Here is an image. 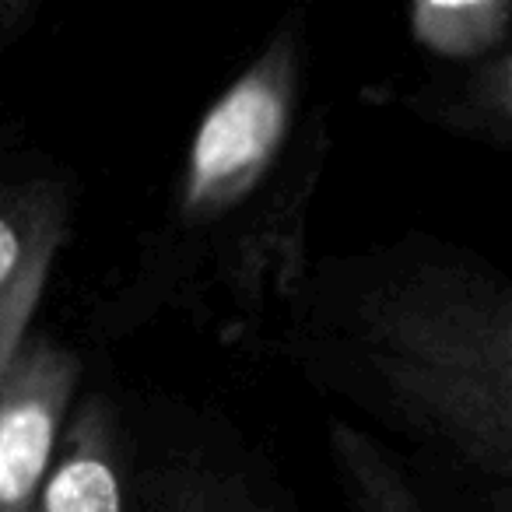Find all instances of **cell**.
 <instances>
[{
	"label": "cell",
	"instance_id": "obj_1",
	"mask_svg": "<svg viewBox=\"0 0 512 512\" xmlns=\"http://www.w3.org/2000/svg\"><path fill=\"white\" fill-rule=\"evenodd\" d=\"M292 316L323 383L509 498L512 281L498 267L442 242L327 260Z\"/></svg>",
	"mask_w": 512,
	"mask_h": 512
},
{
	"label": "cell",
	"instance_id": "obj_2",
	"mask_svg": "<svg viewBox=\"0 0 512 512\" xmlns=\"http://www.w3.org/2000/svg\"><path fill=\"white\" fill-rule=\"evenodd\" d=\"M299 92L302 29L281 25L193 130L169 218L134 278L144 306L186 295L200 267L242 316L295 302L327 155V120L313 113L299 127Z\"/></svg>",
	"mask_w": 512,
	"mask_h": 512
},
{
	"label": "cell",
	"instance_id": "obj_3",
	"mask_svg": "<svg viewBox=\"0 0 512 512\" xmlns=\"http://www.w3.org/2000/svg\"><path fill=\"white\" fill-rule=\"evenodd\" d=\"M81 358L67 344L25 330L0 372V512H32L57 463Z\"/></svg>",
	"mask_w": 512,
	"mask_h": 512
},
{
	"label": "cell",
	"instance_id": "obj_4",
	"mask_svg": "<svg viewBox=\"0 0 512 512\" xmlns=\"http://www.w3.org/2000/svg\"><path fill=\"white\" fill-rule=\"evenodd\" d=\"M127 477L120 418L106 397H88L67 421L32 512H127Z\"/></svg>",
	"mask_w": 512,
	"mask_h": 512
},
{
	"label": "cell",
	"instance_id": "obj_5",
	"mask_svg": "<svg viewBox=\"0 0 512 512\" xmlns=\"http://www.w3.org/2000/svg\"><path fill=\"white\" fill-rule=\"evenodd\" d=\"M67 239V200L46 183L0 179V306L32 281H50Z\"/></svg>",
	"mask_w": 512,
	"mask_h": 512
},
{
	"label": "cell",
	"instance_id": "obj_6",
	"mask_svg": "<svg viewBox=\"0 0 512 512\" xmlns=\"http://www.w3.org/2000/svg\"><path fill=\"white\" fill-rule=\"evenodd\" d=\"M411 106L453 134L505 148L512 141V53L498 50L477 60L456 88L432 99H414Z\"/></svg>",
	"mask_w": 512,
	"mask_h": 512
},
{
	"label": "cell",
	"instance_id": "obj_7",
	"mask_svg": "<svg viewBox=\"0 0 512 512\" xmlns=\"http://www.w3.org/2000/svg\"><path fill=\"white\" fill-rule=\"evenodd\" d=\"M330 460L348 512H456L428 505L386 449L348 421L330 425Z\"/></svg>",
	"mask_w": 512,
	"mask_h": 512
},
{
	"label": "cell",
	"instance_id": "obj_8",
	"mask_svg": "<svg viewBox=\"0 0 512 512\" xmlns=\"http://www.w3.org/2000/svg\"><path fill=\"white\" fill-rule=\"evenodd\" d=\"M411 32L435 57L477 64V60L505 50L509 4L505 0H477V4H432V0H421L411 8Z\"/></svg>",
	"mask_w": 512,
	"mask_h": 512
},
{
	"label": "cell",
	"instance_id": "obj_9",
	"mask_svg": "<svg viewBox=\"0 0 512 512\" xmlns=\"http://www.w3.org/2000/svg\"><path fill=\"white\" fill-rule=\"evenodd\" d=\"M155 512H281L239 470L190 460L172 463L155 481Z\"/></svg>",
	"mask_w": 512,
	"mask_h": 512
},
{
	"label": "cell",
	"instance_id": "obj_10",
	"mask_svg": "<svg viewBox=\"0 0 512 512\" xmlns=\"http://www.w3.org/2000/svg\"><path fill=\"white\" fill-rule=\"evenodd\" d=\"M43 292H46V281H32V285L22 288L8 306H0V372H4V362H8L15 341L32 327V320H36Z\"/></svg>",
	"mask_w": 512,
	"mask_h": 512
},
{
	"label": "cell",
	"instance_id": "obj_11",
	"mask_svg": "<svg viewBox=\"0 0 512 512\" xmlns=\"http://www.w3.org/2000/svg\"><path fill=\"white\" fill-rule=\"evenodd\" d=\"M25 8H29V4H22V0H8V4H0V46H8L18 39L15 15H22Z\"/></svg>",
	"mask_w": 512,
	"mask_h": 512
}]
</instances>
